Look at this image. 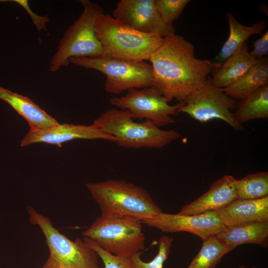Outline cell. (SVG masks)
Wrapping results in <instances>:
<instances>
[{
    "mask_svg": "<svg viewBox=\"0 0 268 268\" xmlns=\"http://www.w3.org/2000/svg\"><path fill=\"white\" fill-rule=\"evenodd\" d=\"M149 61L152 86L169 102H181L204 85L213 70L211 61L196 57L194 45L175 33L163 38Z\"/></svg>",
    "mask_w": 268,
    "mask_h": 268,
    "instance_id": "obj_1",
    "label": "cell"
},
{
    "mask_svg": "<svg viewBox=\"0 0 268 268\" xmlns=\"http://www.w3.org/2000/svg\"><path fill=\"white\" fill-rule=\"evenodd\" d=\"M86 186L99 205L101 216L142 221L163 212L145 189L125 180L109 179Z\"/></svg>",
    "mask_w": 268,
    "mask_h": 268,
    "instance_id": "obj_2",
    "label": "cell"
},
{
    "mask_svg": "<svg viewBox=\"0 0 268 268\" xmlns=\"http://www.w3.org/2000/svg\"><path fill=\"white\" fill-rule=\"evenodd\" d=\"M133 119L128 110L112 108L95 119L92 125L115 137L119 146L128 148H162L181 136L176 130L160 129L150 120L137 123Z\"/></svg>",
    "mask_w": 268,
    "mask_h": 268,
    "instance_id": "obj_3",
    "label": "cell"
},
{
    "mask_svg": "<svg viewBox=\"0 0 268 268\" xmlns=\"http://www.w3.org/2000/svg\"><path fill=\"white\" fill-rule=\"evenodd\" d=\"M94 27L104 55L118 58L149 61L163 40L158 34L139 32L104 13L97 18Z\"/></svg>",
    "mask_w": 268,
    "mask_h": 268,
    "instance_id": "obj_4",
    "label": "cell"
},
{
    "mask_svg": "<svg viewBox=\"0 0 268 268\" xmlns=\"http://www.w3.org/2000/svg\"><path fill=\"white\" fill-rule=\"evenodd\" d=\"M84 7L82 13L69 27L61 39L57 51L52 57L50 70L55 72L68 66L71 57H98L104 55L103 48L95 31L96 19L104 13L98 3L80 0Z\"/></svg>",
    "mask_w": 268,
    "mask_h": 268,
    "instance_id": "obj_5",
    "label": "cell"
},
{
    "mask_svg": "<svg viewBox=\"0 0 268 268\" xmlns=\"http://www.w3.org/2000/svg\"><path fill=\"white\" fill-rule=\"evenodd\" d=\"M27 209L30 223L40 227L50 252L41 268H100L96 253L83 240H70L53 225L50 218L31 206Z\"/></svg>",
    "mask_w": 268,
    "mask_h": 268,
    "instance_id": "obj_6",
    "label": "cell"
},
{
    "mask_svg": "<svg viewBox=\"0 0 268 268\" xmlns=\"http://www.w3.org/2000/svg\"><path fill=\"white\" fill-rule=\"evenodd\" d=\"M77 66L94 69L106 76L105 89L120 94L133 88L152 86V66L144 61L127 60L104 55L98 57H71L68 60Z\"/></svg>",
    "mask_w": 268,
    "mask_h": 268,
    "instance_id": "obj_7",
    "label": "cell"
},
{
    "mask_svg": "<svg viewBox=\"0 0 268 268\" xmlns=\"http://www.w3.org/2000/svg\"><path fill=\"white\" fill-rule=\"evenodd\" d=\"M82 235L116 256L131 257L145 248L142 223L128 217L99 216Z\"/></svg>",
    "mask_w": 268,
    "mask_h": 268,
    "instance_id": "obj_8",
    "label": "cell"
},
{
    "mask_svg": "<svg viewBox=\"0 0 268 268\" xmlns=\"http://www.w3.org/2000/svg\"><path fill=\"white\" fill-rule=\"evenodd\" d=\"M169 101L153 86L133 88L121 97H113L110 103L118 109L128 110L133 119L150 120L158 127L174 123L172 116L177 115L185 102L176 105Z\"/></svg>",
    "mask_w": 268,
    "mask_h": 268,
    "instance_id": "obj_9",
    "label": "cell"
},
{
    "mask_svg": "<svg viewBox=\"0 0 268 268\" xmlns=\"http://www.w3.org/2000/svg\"><path fill=\"white\" fill-rule=\"evenodd\" d=\"M184 102L178 113L187 114L202 123L220 119L235 131L244 130L242 125L236 121L232 112L236 109L238 102L228 96L223 89L213 85L209 79Z\"/></svg>",
    "mask_w": 268,
    "mask_h": 268,
    "instance_id": "obj_10",
    "label": "cell"
},
{
    "mask_svg": "<svg viewBox=\"0 0 268 268\" xmlns=\"http://www.w3.org/2000/svg\"><path fill=\"white\" fill-rule=\"evenodd\" d=\"M141 222L164 233L189 232L198 236L202 241L215 236L225 228L216 211L197 215L162 212Z\"/></svg>",
    "mask_w": 268,
    "mask_h": 268,
    "instance_id": "obj_11",
    "label": "cell"
},
{
    "mask_svg": "<svg viewBox=\"0 0 268 268\" xmlns=\"http://www.w3.org/2000/svg\"><path fill=\"white\" fill-rule=\"evenodd\" d=\"M113 17L139 32L156 33L165 37L175 33L173 26L165 24L155 5L154 0H121L113 11Z\"/></svg>",
    "mask_w": 268,
    "mask_h": 268,
    "instance_id": "obj_12",
    "label": "cell"
},
{
    "mask_svg": "<svg viewBox=\"0 0 268 268\" xmlns=\"http://www.w3.org/2000/svg\"><path fill=\"white\" fill-rule=\"evenodd\" d=\"M75 139H100L116 142L113 136L102 131L93 125H83L59 124L57 125L37 130H30L23 138L21 146L35 143L45 142L62 146L63 143Z\"/></svg>",
    "mask_w": 268,
    "mask_h": 268,
    "instance_id": "obj_13",
    "label": "cell"
},
{
    "mask_svg": "<svg viewBox=\"0 0 268 268\" xmlns=\"http://www.w3.org/2000/svg\"><path fill=\"white\" fill-rule=\"evenodd\" d=\"M236 182L233 176L224 175L214 182L207 192L184 205L178 213L197 215L224 208L237 199Z\"/></svg>",
    "mask_w": 268,
    "mask_h": 268,
    "instance_id": "obj_14",
    "label": "cell"
},
{
    "mask_svg": "<svg viewBox=\"0 0 268 268\" xmlns=\"http://www.w3.org/2000/svg\"><path fill=\"white\" fill-rule=\"evenodd\" d=\"M215 236L232 250L246 243L266 248L268 243V220L251 221L226 227Z\"/></svg>",
    "mask_w": 268,
    "mask_h": 268,
    "instance_id": "obj_15",
    "label": "cell"
},
{
    "mask_svg": "<svg viewBox=\"0 0 268 268\" xmlns=\"http://www.w3.org/2000/svg\"><path fill=\"white\" fill-rule=\"evenodd\" d=\"M217 212L225 227L251 221L268 220V196L256 200L237 199Z\"/></svg>",
    "mask_w": 268,
    "mask_h": 268,
    "instance_id": "obj_16",
    "label": "cell"
},
{
    "mask_svg": "<svg viewBox=\"0 0 268 268\" xmlns=\"http://www.w3.org/2000/svg\"><path fill=\"white\" fill-rule=\"evenodd\" d=\"M248 50L246 42L212 71V77L209 79L210 82L217 87L224 89L244 75L258 61L250 54Z\"/></svg>",
    "mask_w": 268,
    "mask_h": 268,
    "instance_id": "obj_17",
    "label": "cell"
},
{
    "mask_svg": "<svg viewBox=\"0 0 268 268\" xmlns=\"http://www.w3.org/2000/svg\"><path fill=\"white\" fill-rule=\"evenodd\" d=\"M0 99L9 104L27 121L30 130H42L59 124L27 96L0 86Z\"/></svg>",
    "mask_w": 268,
    "mask_h": 268,
    "instance_id": "obj_18",
    "label": "cell"
},
{
    "mask_svg": "<svg viewBox=\"0 0 268 268\" xmlns=\"http://www.w3.org/2000/svg\"><path fill=\"white\" fill-rule=\"evenodd\" d=\"M226 15L229 26V35L219 53L211 61L213 70L238 51L251 36L262 34L267 27L265 21H258L251 26H246L238 22L231 12H228Z\"/></svg>",
    "mask_w": 268,
    "mask_h": 268,
    "instance_id": "obj_19",
    "label": "cell"
},
{
    "mask_svg": "<svg viewBox=\"0 0 268 268\" xmlns=\"http://www.w3.org/2000/svg\"><path fill=\"white\" fill-rule=\"evenodd\" d=\"M268 84V58L257 62L241 78L223 89L231 98L242 100Z\"/></svg>",
    "mask_w": 268,
    "mask_h": 268,
    "instance_id": "obj_20",
    "label": "cell"
},
{
    "mask_svg": "<svg viewBox=\"0 0 268 268\" xmlns=\"http://www.w3.org/2000/svg\"><path fill=\"white\" fill-rule=\"evenodd\" d=\"M234 117L240 124L268 118V85L259 88L238 103Z\"/></svg>",
    "mask_w": 268,
    "mask_h": 268,
    "instance_id": "obj_21",
    "label": "cell"
},
{
    "mask_svg": "<svg viewBox=\"0 0 268 268\" xmlns=\"http://www.w3.org/2000/svg\"><path fill=\"white\" fill-rule=\"evenodd\" d=\"M232 251L215 236L202 241L201 249L187 268H215L222 257Z\"/></svg>",
    "mask_w": 268,
    "mask_h": 268,
    "instance_id": "obj_22",
    "label": "cell"
},
{
    "mask_svg": "<svg viewBox=\"0 0 268 268\" xmlns=\"http://www.w3.org/2000/svg\"><path fill=\"white\" fill-rule=\"evenodd\" d=\"M237 199L256 200L268 196V173L260 172L249 174L236 180Z\"/></svg>",
    "mask_w": 268,
    "mask_h": 268,
    "instance_id": "obj_23",
    "label": "cell"
},
{
    "mask_svg": "<svg viewBox=\"0 0 268 268\" xmlns=\"http://www.w3.org/2000/svg\"><path fill=\"white\" fill-rule=\"evenodd\" d=\"M173 239L166 235L158 240V250L156 256L150 262H145L140 258L141 253L130 257L131 268H163L164 262L168 258Z\"/></svg>",
    "mask_w": 268,
    "mask_h": 268,
    "instance_id": "obj_24",
    "label": "cell"
},
{
    "mask_svg": "<svg viewBox=\"0 0 268 268\" xmlns=\"http://www.w3.org/2000/svg\"><path fill=\"white\" fill-rule=\"evenodd\" d=\"M190 0H154L156 8L163 21L173 26V21L178 18Z\"/></svg>",
    "mask_w": 268,
    "mask_h": 268,
    "instance_id": "obj_25",
    "label": "cell"
},
{
    "mask_svg": "<svg viewBox=\"0 0 268 268\" xmlns=\"http://www.w3.org/2000/svg\"><path fill=\"white\" fill-rule=\"evenodd\" d=\"M83 240L97 254L104 264V268H131L130 257L120 256L111 254L87 237Z\"/></svg>",
    "mask_w": 268,
    "mask_h": 268,
    "instance_id": "obj_26",
    "label": "cell"
},
{
    "mask_svg": "<svg viewBox=\"0 0 268 268\" xmlns=\"http://www.w3.org/2000/svg\"><path fill=\"white\" fill-rule=\"evenodd\" d=\"M253 49L250 54L256 60L267 57L268 55V31L267 30L262 36L253 44Z\"/></svg>",
    "mask_w": 268,
    "mask_h": 268,
    "instance_id": "obj_27",
    "label": "cell"
},
{
    "mask_svg": "<svg viewBox=\"0 0 268 268\" xmlns=\"http://www.w3.org/2000/svg\"><path fill=\"white\" fill-rule=\"evenodd\" d=\"M237 268H247L246 267H245V266L244 265H240V266H239ZM258 268V267H253V268Z\"/></svg>",
    "mask_w": 268,
    "mask_h": 268,
    "instance_id": "obj_28",
    "label": "cell"
},
{
    "mask_svg": "<svg viewBox=\"0 0 268 268\" xmlns=\"http://www.w3.org/2000/svg\"></svg>",
    "mask_w": 268,
    "mask_h": 268,
    "instance_id": "obj_29",
    "label": "cell"
}]
</instances>
